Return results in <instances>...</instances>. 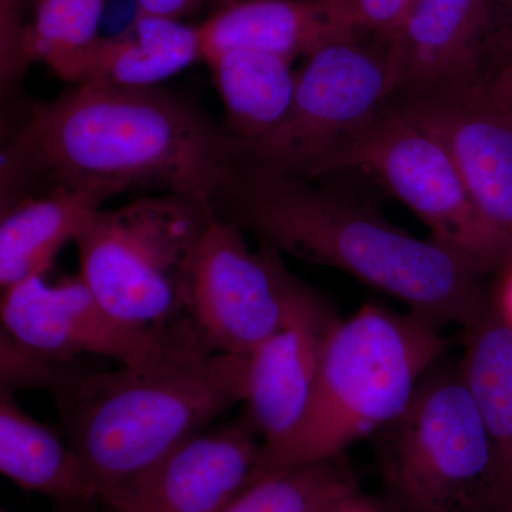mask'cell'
Returning <instances> with one entry per match:
<instances>
[{"label": "cell", "mask_w": 512, "mask_h": 512, "mask_svg": "<svg viewBox=\"0 0 512 512\" xmlns=\"http://www.w3.org/2000/svg\"><path fill=\"white\" fill-rule=\"evenodd\" d=\"M109 0H37L25 36L29 66L45 63L55 69L100 37V25Z\"/></svg>", "instance_id": "obj_22"}, {"label": "cell", "mask_w": 512, "mask_h": 512, "mask_svg": "<svg viewBox=\"0 0 512 512\" xmlns=\"http://www.w3.org/2000/svg\"><path fill=\"white\" fill-rule=\"evenodd\" d=\"M57 329L72 359L97 355L121 366L147 369L188 355H211L195 326L161 333L117 319L94 298L82 276H64L50 284Z\"/></svg>", "instance_id": "obj_16"}, {"label": "cell", "mask_w": 512, "mask_h": 512, "mask_svg": "<svg viewBox=\"0 0 512 512\" xmlns=\"http://www.w3.org/2000/svg\"><path fill=\"white\" fill-rule=\"evenodd\" d=\"M392 100L389 36L356 30L336 37L305 57L284 123L255 143H239L242 164L319 178Z\"/></svg>", "instance_id": "obj_7"}, {"label": "cell", "mask_w": 512, "mask_h": 512, "mask_svg": "<svg viewBox=\"0 0 512 512\" xmlns=\"http://www.w3.org/2000/svg\"><path fill=\"white\" fill-rule=\"evenodd\" d=\"M349 28L392 36L419 0H330Z\"/></svg>", "instance_id": "obj_25"}, {"label": "cell", "mask_w": 512, "mask_h": 512, "mask_svg": "<svg viewBox=\"0 0 512 512\" xmlns=\"http://www.w3.org/2000/svg\"><path fill=\"white\" fill-rule=\"evenodd\" d=\"M207 63L224 103V127L238 143H255L284 123L298 79L293 60L272 53L229 50Z\"/></svg>", "instance_id": "obj_19"}, {"label": "cell", "mask_w": 512, "mask_h": 512, "mask_svg": "<svg viewBox=\"0 0 512 512\" xmlns=\"http://www.w3.org/2000/svg\"><path fill=\"white\" fill-rule=\"evenodd\" d=\"M383 512H390V511H389V510H387V508H386V510H384Z\"/></svg>", "instance_id": "obj_31"}, {"label": "cell", "mask_w": 512, "mask_h": 512, "mask_svg": "<svg viewBox=\"0 0 512 512\" xmlns=\"http://www.w3.org/2000/svg\"><path fill=\"white\" fill-rule=\"evenodd\" d=\"M311 286L274 249L254 251L244 231L212 215L192 285L191 319L214 353L248 356L285 325Z\"/></svg>", "instance_id": "obj_10"}, {"label": "cell", "mask_w": 512, "mask_h": 512, "mask_svg": "<svg viewBox=\"0 0 512 512\" xmlns=\"http://www.w3.org/2000/svg\"><path fill=\"white\" fill-rule=\"evenodd\" d=\"M390 104L439 138L481 217L512 256V121L483 103Z\"/></svg>", "instance_id": "obj_13"}, {"label": "cell", "mask_w": 512, "mask_h": 512, "mask_svg": "<svg viewBox=\"0 0 512 512\" xmlns=\"http://www.w3.org/2000/svg\"><path fill=\"white\" fill-rule=\"evenodd\" d=\"M245 383L247 356L198 353L147 369L83 370L53 399L100 501L244 402Z\"/></svg>", "instance_id": "obj_3"}, {"label": "cell", "mask_w": 512, "mask_h": 512, "mask_svg": "<svg viewBox=\"0 0 512 512\" xmlns=\"http://www.w3.org/2000/svg\"><path fill=\"white\" fill-rule=\"evenodd\" d=\"M0 471L20 488L43 495L56 512H94L99 491L64 434L33 419L0 390Z\"/></svg>", "instance_id": "obj_17"}, {"label": "cell", "mask_w": 512, "mask_h": 512, "mask_svg": "<svg viewBox=\"0 0 512 512\" xmlns=\"http://www.w3.org/2000/svg\"><path fill=\"white\" fill-rule=\"evenodd\" d=\"M389 57L392 103H484L512 57V0H419Z\"/></svg>", "instance_id": "obj_9"}, {"label": "cell", "mask_w": 512, "mask_h": 512, "mask_svg": "<svg viewBox=\"0 0 512 512\" xmlns=\"http://www.w3.org/2000/svg\"><path fill=\"white\" fill-rule=\"evenodd\" d=\"M488 109L512 121V57L507 69L493 87L484 103Z\"/></svg>", "instance_id": "obj_28"}, {"label": "cell", "mask_w": 512, "mask_h": 512, "mask_svg": "<svg viewBox=\"0 0 512 512\" xmlns=\"http://www.w3.org/2000/svg\"><path fill=\"white\" fill-rule=\"evenodd\" d=\"M495 312L512 328V264L504 269L503 281L493 301Z\"/></svg>", "instance_id": "obj_29"}, {"label": "cell", "mask_w": 512, "mask_h": 512, "mask_svg": "<svg viewBox=\"0 0 512 512\" xmlns=\"http://www.w3.org/2000/svg\"><path fill=\"white\" fill-rule=\"evenodd\" d=\"M339 318L313 289L271 338L247 356L244 416L262 440L261 457L302 426L318 382L323 348Z\"/></svg>", "instance_id": "obj_12"}, {"label": "cell", "mask_w": 512, "mask_h": 512, "mask_svg": "<svg viewBox=\"0 0 512 512\" xmlns=\"http://www.w3.org/2000/svg\"><path fill=\"white\" fill-rule=\"evenodd\" d=\"M211 205L261 247L340 269L439 329L450 323L466 328L490 306L485 274L476 266L318 178L241 164Z\"/></svg>", "instance_id": "obj_2"}, {"label": "cell", "mask_w": 512, "mask_h": 512, "mask_svg": "<svg viewBox=\"0 0 512 512\" xmlns=\"http://www.w3.org/2000/svg\"><path fill=\"white\" fill-rule=\"evenodd\" d=\"M204 60L229 50L295 60L356 32L330 0H232L200 25Z\"/></svg>", "instance_id": "obj_15"}, {"label": "cell", "mask_w": 512, "mask_h": 512, "mask_svg": "<svg viewBox=\"0 0 512 512\" xmlns=\"http://www.w3.org/2000/svg\"><path fill=\"white\" fill-rule=\"evenodd\" d=\"M29 5L37 0H0V67L3 90L16 84L29 67L25 36L29 28Z\"/></svg>", "instance_id": "obj_24"}, {"label": "cell", "mask_w": 512, "mask_h": 512, "mask_svg": "<svg viewBox=\"0 0 512 512\" xmlns=\"http://www.w3.org/2000/svg\"><path fill=\"white\" fill-rule=\"evenodd\" d=\"M212 215L210 198L170 192L101 208L74 241L80 276L128 325L161 333L195 326V264Z\"/></svg>", "instance_id": "obj_5"}, {"label": "cell", "mask_w": 512, "mask_h": 512, "mask_svg": "<svg viewBox=\"0 0 512 512\" xmlns=\"http://www.w3.org/2000/svg\"><path fill=\"white\" fill-rule=\"evenodd\" d=\"M261 453V437L242 414L188 440L94 512H220L254 480Z\"/></svg>", "instance_id": "obj_11"}, {"label": "cell", "mask_w": 512, "mask_h": 512, "mask_svg": "<svg viewBox=\"0 0 512 512\" xmlns=\"http://www.w3.org/2000/svg\"><path fill=\"white\" fill-rule=\"evenodd\" d=\"M202 0H134L137 16L183 20L200 8Z\"/></svg>", "instance_id": "obj_26"}, {"label": "cell", "mask_w": 512, "mask_h": 512, "mask_svg": "<svg viewBox=\"0 0 512 512\" xmlns=\"http://www.w3.org/2000/svg\"><path fill=\"white\" fill-rule=\"evenodd\" d=\"M464 330L461 373L493 447L504 512H512V328L491 302Z\"/></svg>", "instance_id": "obj_20"}, {"label": "cell", "mask_w": 512, "mask_h": 512, "mask_svg": "<svg viewBox=\"0 0 512 512\" xmlns=\"http://www.w3.org/2000/svg\"><path fill=\"white\" fill-rule=\"evenodd\" d=\"M220 2H221L220 6H222V5H225V3L232 2V0H220Z\"/></svg>", "instance_id": "obj_30"}, {"label": "cell", "mask_w": 512, "mask_h": 512, "mask_svg": "<svg viewBox=\"0 0 512 512\" xmlns=\"http://www.w3.org/2000/svg\"><path fill=\"white\" fill-rule=\"evenodd\" d=\"M359 173L402 201L430 229L431 239L483 274L512 264L468 194L443 143L390 104L330 160L319 178Z\"/></svg>", "instance_id": "obj_8"}, {"label": "cell", "mask_w": 512, "mask_h": 512, "mask_svg": "<svg viewBox=\"0 0 512 512\" xmlns=\"http://www.w3.org/2000/svg\"><path fill=\"white\" fill-rule=\"evenodd\" d=\"M386 505L373 500L360 487L336 495L316 512H383Z\"/></svg>", "instance_id": "obj_27"}, {"label": "cell", "mask_w": 512, "mask_h": 512, "mask_svg": "<svg viewBox=\"0 0 512 512\" xmlns=\"http://www.w3.org/2000/svg\"><path fill=\"white\" fill-rule=\"evenodd\" d=\"M446 349L440 329L409 311L372 302L339 319L326 339L302 426L261 457L256 477L343 456L356 441L375 436L406 412Z\"/></svg>", "instance_id": "obj_4"}, {"label": "cell", "mask_w": 512, "mask_h": 512, "mask_svg": "<svg viewBox=\"0 0 512 512\" xmlns=\"http://www.w3.org/2000/svg\"><path fill=\"white\" fill-rule=\"evenodd\" d=\"M239 165L238 141L184 96L79 84L20 110L2 147L0 208L55 192L109 201L143 190L211 201Z\"/></svg>", "instance_id": "obj_1"}, {"label": "cell", "mask_w": 512, "mask_h": 512, "mask_svg": "<svg viewBox=\"0 0 512 512\" xmlns=\"http://www.w3.org/2000/svg\"><path fill=\"white\" fill-rule=\"evenodd\" d=\"M103 198L55 192L0 208V288L45 275L53 259L104 205Z\"/></svg>", "instance_id": "obj_18"}, {"label": "cell", "mask_w": 512, "mask_h": 512, "mask_svg": "<svg viewBox=\"0 0 512 512\" xmlns=\"http://www.w3.org/2000/svg\"><path fill=\"white\" fill-rule=\"evenodd\" d=\"M359 487L343 456L258 476L220 512H316Z\"/></svg>", "instance_id": "obj_21"}, {"label": "cell", "mask_w": 512, "mask_h": 512, "mask_svg": "<svg viewBox=\"0 0 512 512\" xmlns=\"http://www.w3.org/2000/svg\"><path fill=\"white\" fill-rule=\"evenodd\" d=\"M373 437L390 512H504L493 447L460 363H437L406 412Z\"/></svg>", "instance_id": "obj_6"}, {"label": "cell", "mask_w": 512, "mask_h": 512, "mask_svg": "<svg viewBox=\"0 0 512 512\" xmlns=\"http://www.w3.org/2000/svg\"><path fill=\"white\" fill-rule=\"evenodd\" d=\"M201 59L200 25L137 16L127 29L100 36L52 72L74 86L154 87Z\"/></svg>", "instance_id": "obj_14"}, {"label": "cell", "mask_w": 512, "mask_h": 512, "mask_svg": "<svg viewBox=\"0 0 512 512\" xmlns=\"http://www.w3.org/2000/svg\"><path fill=\"white\" fill-rule=\"evenodd\" d=\"M82 372L77 362L29 348L0 329V390H42L55 397Z\"/></svg>", "instance_id": "obj_23"}]
</instances>
